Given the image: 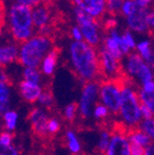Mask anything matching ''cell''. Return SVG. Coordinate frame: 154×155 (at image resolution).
I'll list each match as a JSON object with an SVG mask.
<instances>
[{"mask_svg":"<svg viewBox=\"0 0 154 155\" xmlns=\"http://www.w3.org/2000/svg\"><path fill=\"white\" fill-rule=\"evenodd\" d=\"M137 7H138V3L136 2L135 0H125L122 5V9H121V13L126 17L129 14H132Z\"/></svg>","mask_w":154,"mask_h":155,"instance_id":"f1b7e54d","label":"cell"},{"mask_svg":"<svg viewBox=\"0 0 154 155\" xmlns=\"http://www.w3.org/2000/svg\"><path fill=\"white\" fill-rule=\"evenodd\" d=\"M140 110H141V115L145 117V120L153 119V117H152L153 112H152L143 102H141V100H140Z\"/></svg>","mask_w":154,"mask_h":155,"instance_id":"8d00e7d4","label":"cell"},{"mask_svg":"<svg viewBox=\"0 0 154 155\" xmlns=\"http://www.w3.org/2000/svg\"><path fill=\"white\" fill-rule=\"evenodd\" d=\"M141 91L146 93H154V81H149V82L145 83V84L142 85V88Z\"/></svg>","mask_w":154,"mask_h":155,"instance_id":"ab89813d","label":"cell"},{"mask_svg":"<svg viewBox=\"0 0 154 155\" xmlns=\"http://www.w3.org/2000/svg\"><path fill=\"white\" fill-rule=\"evenodd\" d=\"M58 52L57 48H52L46 56L43 58L42 64H41V70L45 75H52L55 70L56 65H57V59H58Z\"/></svg>","mask_w":154,"mask_h":155,"instance_id":"e0dca14e","label":"cell"},{"mask_svg":"<svg viewBox=\"0 0 154 155\" xmlns=\"http://www.w3.org/2000/svg\"><path fill=\"white\" fill-rule=\"evenodd\" d=\"M51 1H53V0H41V2H43V3H50Z\"/></svg>","mask_w":154,"mask_h":155,"instance_id":"ee69618b","label":"cell"},{"mask_svg":"<svg viewBox=\"0 0 154 155\" xmlns=\"http://www.w3.org/2000/svg\"><path fill=\"white\" fill-rule=\"evenodd\" d=\"M65 144L69 148V150L71 151V153H72L73 155H80V151H81L80 142L77 139V137H75V135L71 130L66 131Z\"/></svg>","mask_w":154,"mask_h":155,"instance_id":"7402d4cb","label":"cell"},{"mask_svg":"<svg viewBox=\"0 0 154 155\" xmlns=\"http://www.w3.org/2000/svg\"><path fill=\"white\" fill-rule=\"evenodd\" d=\"M27 121L30 123V128L34 137L40 139V141L50 143L54 137L50 135L48 129L49 119L46 114L39 108H34L29 111L27 115Z\"/></svg>","mask_w":154,"mask_h":155,"instance_id":"52a82bcc","label":"cell"},{"mask_svg":"<svg viewBox=\"0 0 154 155\" xmlns=\"http://www.w3.org/2000/svg\"><path fill=\"white\" fill-rule=\"evenodd\" d=\"M19 95L28 104H34L37 100H39L41 94H42V88L39 85L32 84L27 81L23 80L18 84Z\"/></svg>","mask_w":154,"mask_h":155,"instance_id":"7c38bea8","label":"cell"},{"mask_svg":"<svg viewBox=\"0 0 154 155\" xmlns=\"http://www.w3.org/2000/svg\"><path fill=\"white\" fill-rule=\"evenodd\" d=\"M135 1L138 3V5H141V7L147 8V7H148V5H149V3L151 2L152 0H135Z\"/></svg>","mask_w":154,"mask_h":155,"instance_id":"b9f144b4","label":"cell"},{"mask_svg":"<svg viewBox=\"0 0 154 155\" xmlns=\"http://www.w3.org/2000/svg\"><path fill=\"white\" fill-rule=\"evenodd\" d=\"M48 129H49L50 135L52 136V137H55L56 134H57L60 129L59 122L56 121L55 119H50L49 120V123H48Z\"/></svg>","mask_w":154,"mask_h":155,"instance_id":"d6a6232c","label":"cell"},{"mask_svg":"<svg viewBox=\"0 0 154 155\" xmlns=\"http://www.w3.org/2000/svg\"><path fill=\"white\" fill-rule=\"evenodd\" d=\"M138 54L143 58V61L149 66L154 67V52L152 51L151 42L149 40H141L137 43Z\"/></svg>","mask_w":154,"mask_h":155,"instance_id":"ac0fdd59","label":"cell"},{"mask_svg":"<svg viewBox=\"0 0 154 155\" xmlns=\"http://www.w3.org/2000/svg\"><path fill=\"white\" fill-rule=\"evenodd\" d=\"M51 50V39L45 35H37L21 44L18 61L25 68H38Z\"/></svg>","mask_w":154,"mask_h":155,"instance_id":"3957f363","label":"cell"},{"mask_svg":"<svg viewBox=\"0 0 154 155\" xmlns=\"http://www.w3.org/2000/svg\"><path fill=\"white\" fill-rule=\"evenodd\" d=\"M39 102H40L42 106H44L46 109L49 110V112H52L53 113L54 106H55V102H54V97L53 93L50 90V86L46 85L45 87L42 88V94H41L40 98H39Z\"/></svg>","mask_w":154,"mask_h":155,"instance_id":"ffe728a7","label":"cell"},{"mask_svg":"<svg viewBox=\"0 0 154 155\" xmlns=\"http://www.w3.org/2000/svg\"><path fill=\"white\" fill-rule=\"evenodd\" d=\"M107 155H132L130 143L127 141L126 137L121 135L112 136Z\"/></svg>","mask_w":154,"mask_h":155,"instance_id":"5bb4252c","label":"cell"},{"mask_svg":"<svg viewBox=\"0 0 154 155\" xmlns=\"http://www.w3.org/2000/svg\"><path fill=\"white\" fill-rule=\"evenodd\" d=\"M146 155H154V145H149L146 149Z\"/></svg>","mask_w":154,"mask_h":155,"instance_id":"7bdbcfd3","label":"cell"},{"mask_svg":"<svg viewBox=\"0 0 154 155\" xmlns=\"http://www.w3.org/2000/svg\"><path fill=\"white\" fill-rule=\"evenodd\" d=\"M79 107H80V104L75 101L71 102V104H69L67 107H66L65 111H64V117H65L66 121H68L71 124L75 123Z\"/></svg>","mask_w":154,"mask_h":155,"instance_id":"cb8c5ba5","label":"cell"},{"mask_svg":"<svg viewBox=\"0 0 154 155\" xmlns=\"http://www.w3.org/2000/svg\"><path fill=\"white\" fill-rule=\"evenodd\" d=\"M123 38H124V41H125V43L127 44V46L129 48V50H134V48H137V43H136V41H135V38H134V36L130 34L129 30L124 31V34H123Z\"/></svg>","mask_w":154,"mask_h":155,"instance_id":"836d02e7","label":"cell"},{"mask_svg":"<svg viewBox=\"0 0 154 155\" xmlns=\"http://www.w3.org/2000/svg\"><path fill=\"white\" fill-rule=\"evenodd\" d=\"M75 8L83 10L94 18H98L106 12L107 0H71Z\"/></svg>","mask_w":154,"mask_h":155,"instance_id":"8fae6325","label":"cell"},{"mask_svg":"<svg viewBox=\"0 0 154 155\" xmlns=\"http://www.w3.org/2000/svg\"><path fill=\"white\" fill-rule=\"evenodd\" d=\"M99 83L92 81L84 84L82 88V96L80 100V115L81 119H87L91 115L92 106L96 104V99L99 95Z\"/></svg>","mask_w":154,"mask_h":155,"instance_id":"9c48e42d","label":"cell"},{"mask_svg":"<svg viewBox=\"0 0 154 155\" xmlns=\"http://www.w3.org/2000/svg\"><path fill=\"white\" fill-rule=\"evenodd\" d=\"M148 25H149V29L154 31V10L150 11L148 14Z\"/></svg>","mask_w":154,"mask_h":155,"instance_id":"60d3db41","label":"cell"},{"mask_svg":"<svg viewBox=\"0 0 154 155\" xmlns=\"http://www.w3.org/2000/svg\"><path fill=\"white\" fill-rule=\"evenodd\" d=\"M23 78L27 82L37 85H39L41 81V74L38 68H25L23 71Z\"/></svg>","mask_w":154,"mask_h":155,"instance_id":"603a6c76","label":"cell"},{"mask_svg":"<svg viewBox=\"0 0 154 155\" xmlns=\"http://www.w3.org/2000/svg\"><path fill=\"white\" fill-rule=\"evenodd\" d=\"M41 0H16V3L18 5H25V7L28 8H32L34 9L35 7H37L38 5H40Z\"/></svg>","mask_w":154,"mask_h":155,"instance_id":"74e56055","label":"cell"},{"mask_svg":"<svg viewBox=\"0 0 154 155\" xmlns=\"http://www.w3.org/2000/svg\"><path fill=\"white\" fill-rule=\"evenodd\" d=\"M126 82V78L116 80H104L99 85V97L111 113H121L122 91Z\"/></svg>","mask_w":154,"mask_h":155,"instance_id":"5b68a950","label":"cell"},{"mask_svg":"<svg viewBox=\"0 0 154 155\" xmlns=\"http://www.w3.org/2000/svg\"><path fill=\"white\" fill-rule=\"evenodd\" d=\"M19 58V48L16 44L8 43L2 45L0 48V63L2 66L9 65L18 61Z\"/></svg>","mask_w":154,"mask_h":155,"instance_id":"2e32d148","label":"cell"},{"mask_svg":"<svg viewBox=\"0 0 154 155\" xmlns=\"http://www.w3.org/2000/svg\"><path fill=\"white\" fill-rule=\"evenodd\" d=\"M69 57L75 74L81 80L86 83L97 81V78L101 75L98 53L94 46L85 41H73L70 44Z\"/></svg>","mask_w":154,"mask_h":155,"instance_id":"6da1fadb","label":"cell"},{"mask_svg":"<svg viewBox=\"0 0 154 155\" xmlns=\"http://www.w3.org/2000/svg\"><path fill=\"white\" fill-rule=\"evenodd\" d=\"M141 129L147 134L149 137L154 138V119L145 120L141 123Z\"/></svg>","mask_w":154,"mask_h":155,"instance_id":"4dcf8cb0","label":"cell"},{"mask_svg":"<svg viewBox=\"0 0 154 155\" xmlns=\"http://www.w3.org/2000/svg\"><path fill=\"white\" fill-rule=\"evenodd\" d=\"M51 12L45 3H40L32 9V22L34 27H36L37 29L43 30L44 28H46L49 26Z\"/></svg>","mask_w":154,"mask_h":155,"instance_id":"4fadbf2b","label":"cell"},{"mask_svg":"<svg viewBox=\"0 0 154 155\" xmlns=\"http://www.w3.org/2000/svg\"><path fill=\"white\" fill-rule=\"evenodd\" d=\"M121 115L124 123L129 127H138L141 110H140V97L139 93L136 92L134 85L127 83V80L122 91V100H121Z\"/></svg>","mask_w":154,"mask_h":155,"instance_id":"277c9868","label":"cell"},{"mask_svg":"<svg viewBox=\"0 0 154 155\" xmlns=\"http://www.w3.org/2000/svg\"><path fill=\"white\" fill-rule=\"evenodd\" d=\"M1 155H17V150L13 145H10L7 148H1Z\"/></svg>","mask_w":154,"mask_h":155,"instance_id":"f35d334b","label":"cell"},{"mask_svg":"<svg viewBox=\"0 0 154 155\" xmlns=\"http://www.w3.org/2000/svg\"><path fill=\"white\" fill-rule=\"evenodd\" d=\"M98 55L101 77H104L106 80H116V79L125 78V75H123L120 61L116 59L113 55H111L106 48H100Z\"/></svg>","mask_w":154,"mask_h":155,"instance_id":"ba28073f","label":"cell"},{"mask_svg":"<svg viewBox=\"0 0 154 155\" xmlns=\"http://www.w3.org/2000/svg\"><path fill=\"white\" fill-rule=\"evenodd\" d=\"M148 14H149V11L147 10V8L138 5L135 11L125 17L128 28L132 31L139 32V34L149 31L150 29L149 25H148Z\"/></svg>","mask_w":154,"mask_h":155,"instance_id":"30bf717a","label":"cell"},{"mask_svg":"<svg viewBox=\"0 0 154 155\" xmlns=\"http://www.w3.org/2000/svg\"><path fill=\"white\" fill-rule=\"evenodd\" d=\"M130 153L132 155H146V149L141 145L130 142Z\"/></svg>","mask_w":154,"mask_h":155,"instance_id":"d590c367","label":"cell"},{"mask_svg":"<svg viewBox=\"0 0 154 155\" xmlns=\"http://www.w3.org/2000/svg\"><path fill=\"white\" fill-rule=\"evenodd\" d=\"M75 15L78 26L81 28L84 37V41L92 46L97 45L99 43L100 37H99V27L95 18L79 8H75Z\"/></svg>","mask_w":154,"mask_h":155,"instance_id":"8992f818","label":"cell"},{"mask_svg":"<svg viewBox=\"0 0 154 155\" xmlns=\"http://www.w3.org/2000/svg\"><path fill=\"white\" fill-rule=\"evenodd\" d=\"M3 122H5V128L12 130L15 128L17 122V113L15 111H8L3 114Z\"/></svg>","mask_w":154,"mask_h":155,"instance_id":"484cf974","label":"cell"},{"mask_svg":"<svg viewBox=\"0 0 154 155\" xmlns=\"http://www.w3.org/2000/svg\"><path fill=\"white\" fill-rule=\"evenodd\" d=\"M125 0H107V10L112 14L121 12L122 5Z\"/></svg>","mask_w":154,"mask_h":155,"instance_id":"f546056e","label":"cell"},{"mask_svg":"<svg viewBox=\"0 0 154 155\" xmlns=\"http://www.w3.org/2000/svg\"><path fill=\"white\" fill-rule=\"evenodd\" d=\"M94 115L96 119H99V121H106L109 116V109L105 104H101L96 102L94 109Z\"/></svg>","mask_w":154,"mask_h":155,"instance_id":"4316f807","label":"cell"},{"mask_svg":"<svg viewBox=\"0 0 154 155\" xmlns=\"http://www.w3.org/2000/svg\"><path fill=\"white\" fill-rule=\"evenodd\" d=\"M0 110L1 114H5L9 111L10 104V84L0 82Z\"/></svg>","mask_w":154,"mask_h":155,"instance_id":"d6986e66","label":"cell"},{"mask_svg":"<svg viewBox=\"0 0 154 155\" xmlns=\"http://www.w3.org/2000/svg\"><path fill=\"white\" fill-rule=\"evenodd\" d=\"M139 97L141 102H143L154 113V93H146L143 91H140Z\"/></svg>","mask_w":154,"mask_h":155,"instance_id":"83f0119b","label":"cell"},{"mask_svg":"<svg viewBox=\"0 0 154 155\" xmlns=\"http://www.w3.org/2000/svg\"><path fill=\"white\" fill-rule=\"evenodd\" d=\"M70 35L72 37L73 41L75 42H81L84 41V37H83V34H82V30L79 26H73L71 28V31H70Z\"/></svg>","mask_w":154,"mask_h":155,"instance_id":"e575fe53","label":"cell"},{"mask_svg":"<svg viewBox=\"0 0 154 155\" xmlns=\"http://www.w3.org/2000/svg\"><path fill=\"white\" fill-rule=\"evenodd\" d=\"M109 36H110L111 38H113L114 40L118 42V44L120 45L121 50H122V52H123V54H124V55H128V54H129L130 50H129V48L127 46V44L125 43V41H124L123 35H120V32H119L118 30H116V29H112V30H110V34H109Z\"/></svg>","mask_w":154,"mask_h":155,"instance_id":"d4e9b609","label":"cell"},{"mask_svg":"<svg viewBox=\"0 0 154 155\" xmlns=\"http://www.w3.org/2000/svg\"><path fill=\"white\" fill-rule=\"evenodd\" d=\"M146 61L138 53H129L126 58L125 63V71L129 77L138 78L140 71L145 67Z\"/></svg>","mask_w":154,"mask_h":155,"instance_id":"9a60e30c","label":"cell"},{"mask_svg":"<svg viewBox=\"0 0 154 155\" xmlns=\"http://www.w3.org/2000/svg\"><path fill=\"white\" fill-rule=\"evenodd\" d=\"M14 138V135L7 131H2L1 133V137H0V144H1V148H7L12 145V140Z\"/></svg>","mask_w":154,"mask_h":155,"instance_id":"1f68e13d","label":"cell"},{"mask_svg":"<svg viewBox=\"0 0 154 155\" xmlns=\"http://www.w3.org/2000/svg\"><path fill=\"white\" fill-rule=\"evenodd\" d=\"M8 25L15 41H28L34 37L32 9L18 3L12 5L8 10Z\"/></svg>","mask_w":154,"mask_h":155,"instance_id":"7a4b0ae2","label":"cell"},{"mask_svg":"<svg viewBox=\"0 0 154 155\" xmlns=\"http://www.w3.org/2000/svg\"><path fill=\"white\" fill-rule=\"evenodd\" d=\"M104 48H106L107 51H108L111 55H113L116 59H119V61H121V58H122L123 55H124L123 52H122V50H121L120 45L118 44V42H116L113 38H111L110 36H108V37L105 38Z\"/></svg>","mask_w":154,"mask_h":155,"instance_id":"44dd1931","label":"cell"}]
</instances>
